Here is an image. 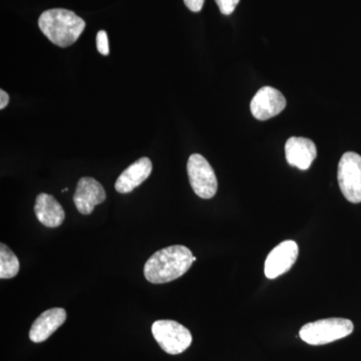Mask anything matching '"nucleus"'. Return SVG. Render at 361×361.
Instances as JSON below:
<instances>
[{
    "instance_id": "1",
    "label": "nucleus",
    "mask_w": 361,
    "mask_h": 361,
    "mask_svg": "<svg viewBox=\"0 0 361 361\" xmlns=\"http://www.w3.org/2000/svg\"><path fill=\"white\" fill-rule=\"evenodd\" d=\"M194 256L187 247L174 245L157 251L144 267L146 279L153 284L174 281L191 268Z\"/></svg>"
},
{
    "instance_id": "2",
    "label": "nucleus",
    "mask_w": 361,
    "mask_h": 361,
    "mask_svg": "<svg viewBox=\"0 0 361 361\" xmlns=\"http://www.w3.org/2000/svg\"><path fill=\"white\" fill-rule=\"evenodd\" d=\"M39 26L42 32L52 44L68 47L75 44L84 32L85 23L73 11L54 8L42 13Z\"/></svg>"
},
{
    "instance_id": "3",
    "label": "nucleus",
    "mask_w": 361,
    "mask_h": 361,
    "mask_svg": "<svg viewBox=\"0 0 361 361\" xmlns=\"http://www.w3.org/2000/svg\"><path fill=\"white\" fill-rule=\"evenodd\" d=\"M353 329V323L349 319L326 318L304 325L299 336L310 345H323L350 336Z\"/></svg>"
},
{
    "instance_id": "4",
    "label": "nucleus",
    "mask_w": 361,
    "mask_h": 361,
    "mask_svg": "<svg viewBox=\"0 0 361 361\" xmlns=\"http://www.w3.org/2000/svg\"><path fill=\"white\" fill-rule=\"evenodd\" d=\"M152 334L159 345L168 355H180L190 348L192 334L186 327L174 320H158L152 325Z\"/></svg>"
},
{
    "instance_id": "5",
    "label": "nucleus",
    "mask_w": 361,
    "mask_h": 361,
    "mask_svg": "<svg viewBox=\"0 0 361 361\" xmlns=\"http://www.w3.org/2000/svg\"><path fill=\"white\" fill-rule=\"evenodd\" d=\"M339 188L346 200L361 203V156L348 152L341 157L337 171Z\"/></svg>"
},
{
    "instance_id": "6",
    "label": "nucleus",
    "mask_w": 361,
    "mask_h": 361,
    "mask_svg": "<svg viewBox=\"0 0 361 361\" xmlns=\"http://www.w3.org/2000/svg\"><path fill=\"white\" fill-rule=\"evenodd\" d=\"M190 184L197 196L211 199L217 193L218 182L209 161L200 154L190 156L187 164Z\"/></svg>"
},
{
    "instance_id": "7",
    "label": "nucleus",
    "mask_w": 361,
    "mask_h": 361,
    "mask_svg": "<svg viewBox=\"0 0 361 361\" xmlns=\"http://www.w3.org/2000/svg\"><path fill=\"white\" fill-rule=\"evenodd\" d=\"M298 245L286 240L270 252L265 261L264 272L268 279H275L288 272L298 257Z\"/></svg>"
},
{
    "instance_id": "8",
    "label": "nucleus",
    "mask_w": 361,
    "mask_h": 361,
    "mask_svg": "<svg viewBox=\"0 0 361 361\" xmlns=\"http://www.w3.org/2000/svg\"><path fill=\"white\" fill-rule=\"evenodd\" d=\"M286 106V99L279 90L272 87H263L252 99V115L258 121L269 120L279 115Z\"/></svg>"
},
{
    "instance_id": "9",
    "label": "nucleus",
    "mask_w": 361,
    "mask_h": 361,
    "mask_svg": "<svg viewBox=\"0 0 361 361\" xmlns=\"http://www.w3.org/2000/svg\"><path fill=\"white\" fill-rule=\"evenodd\" d=\"M106 198L104 187L94 178L84 177L78 180L73 202L78 212L82 215L94 212V207L104 203Z\"/></svg>"
},
{
    "instance_id": "10",
    "label": "nucleus",
    "mask_w": 361,
    "mask_h": 361,
    "mask_svg": "<svg viewBox=\"0 0 361 361\" xmlns=\"http://www.w3.org/2000/svg\"><path fill=\"white\" fill-rule=\"evenodd\" d=\"M317 156V149L307 137H292L285 144L287 163L299 170H308Z\"/></svg>"
},
{
    "instance_id": "11",
    "label": "nucleus",
    "mask_w": 361,
    "mask_h": 361,
    "mask_svg": "<svg viewBox=\"0 0 361 361\" xmlns=\"http://www.w3.org/2000/svg\"><path fill=\"white\" fill-rule=\"evenodd\" d=\"M66 320V311L63 308H51L44 311L33 322L30 338L35 343L44 342L61 326Z\"/></svg>"
},
{
    "instance_id": "12",
    "label": "nucleus",
    "mask_w": 361,
    "mask_h": 361,
    "mask_svg": "<svg viewBox=\"0 0 361 361\" xmlns=\"http://www.w3.org/2000/svg\"><path fill=\"white\" fill-rule=\"evenodd\" d=\"M152 161L149 158L139 159L129 166L116 180L115 188L121 194L130 193L148 179L152 173Z\"/></svg>"
},
{
    "instance_id": "13",
    "label": "nucleus",
    "mask_w": 361,
    "mask_h": 361,
    "mask_svg": "<svg viewBox=\"0 0 361 361\" xmlns=\"http://www.w3.org/2000/svg\"><path fill=\"white\" fill-rule=\"evenodd\" d=\"M35 213L45 227L56 228L63 224L66 213L63 207L51 195L42 193L37 197Z\"/></svg>"
},
{
    "instance_id": "14",
    "label": "nucleus",
    "mask_w": 361,
    "mask_h": 361,
    "mask_svg": "<svg viewBox=\"0 0 361 361\" xmlns=\"http://www.w3.org/2000/svg\"><path fill=\"white\" fill-rule=\"evenodd\" d=\"M20 271V261L6 244H0V278L11 279Z\"/></svg>"
},
{
    "instance_id": "15",
    "label": "nucleus",
    "mask_w": 361,
    "mask_h": 361,
    "mask_svg": "<svg viewBox=\"0 0 361 361\" xmlns=\"http://www.w3.org/2000/svg\"><path fill=\"white\" fill-rule=\"evenodd\" d=\"M97 49L103 56H109L110 47H109L108 35L104 30H99L97 35Z\"/></svg>"
},
{
    "instance_id": "16",
    "label": "nucleus",
    "mask_w": 361,
    "mask_h": 361,
    "mask_svg": "<svg viewBox=\"0 0 361 361\" xmlns=\"http://www.w3.org/2000/svg\"><path fill=\"white\" fill-rule=\"evenodd\" d=\"M218 7H219L221 13L224 16H230L238 6L240 0H215Z\"/></svg>"
},
{
    "instance_id": "17",
    "label": "nucleus",
    "mask_w": 361,
    "mask_h": 361,
    "mask_svg": "<svg viewBox=\"0 0 361 361\" xmlns=\"http://www.w3.org/2000/svg\"><path fill=\"white\" fill-rule=\"evenodd\" d=\"M185 4L193 13H199L203 8L205 0H184Z\"/></svg>"
},
{
    "instance_id": "18",
    "label": "nucleus",
    "mask_w": 361,
    "mask_h": 361,
    "mask_svg": "<svg viewBox=\"0 0 361 361\" xmlns=\"http://www.w3.org/2000/svg\"><path fill=\"white\" fill-rule=\"evenodd\" d=\"M9 103V96L4 90H0V109L4 110Z\"/></svg>"
},
{
    "instance_id": "19",
    "label": "nucleus",
    "mask_w": 361,
    "mask_h": 361,
    "mask_svg": "<svg viewBox=\"0 0 361 361\" xmlns=\"http://www.w3.org/2000/svg\"><path fill=\"white\" fill-rule=\"evenodd\" d=\"M66 191H68V188H65V189L63 190V193H65Z\"/></svg>"
}]
</instances>
